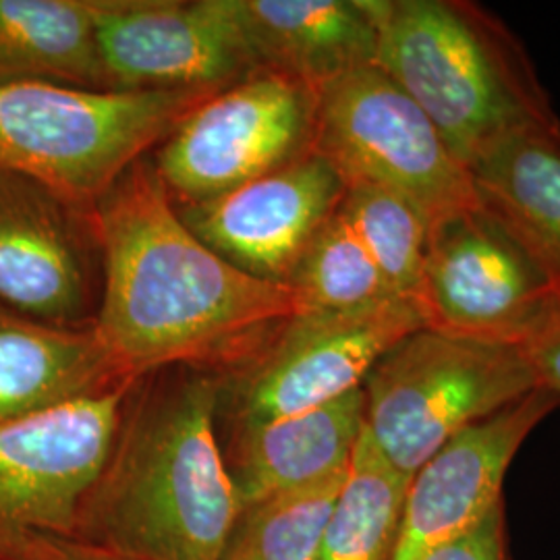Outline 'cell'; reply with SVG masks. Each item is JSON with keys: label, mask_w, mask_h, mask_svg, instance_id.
Masks as SVG:
<instances>
[{"label": "cell", "mask_w": 560, "mask_h": 560, "mask_svg": "<svg viewBox=\"0 0 560 560\" xmlns=\"http://www.w3.org/2000/svg\"><path fill=\"white\" fill-rule=\"evenodd\" d=\"M104 260L96 337L129 381L245 360L300 314L287 284L254 279L180 221L154 162L138 161L88 212Z\"/></svg>", "instance_id": "1"}, {"label": "cell", "mask_w": 560, "mask_h": 560, "mask_svg": "<svg viewBox=\"0 0 560 560\" xmlns=\"http://www.w3.org/2000/svg\"><path fill=\"white\" fill-rule=\"evenodd\" d=\"M221 378L177 365L133 382L73 541L131 560H222L241 502L219 441Z\"/></svg>", "instance_id": "2"}, {"label": "cell", "mask_w": 560, "mask_h": 560, "mask_svg": "<svg viewBox=\"0 0 560 560\" xmlns=\"http://www.w3.org/2000/svg\"><path fill=\"white\" fill-rule=\"evenodd\" d=\"M376 67L434 122L469 168L527 127L560 122L525 46L471 0H372Z\"/></svg>", "instance_id": "3"}, {"label": "cell", "mask_w": 560, "mask_h": 560, "mask_svg": "<svg viewBox=\"0 0 560 560\" xmlns=\"http://www.w3.org/2000/svg\"><path fill=\"white\" fill-rule=\"evenodd\" d=\"M214 92L0 85V164L88 217L152 145Z\"/></svg>", "instance_id": "4"}, {"label": "cell", "mask_w": 560, "mask_h": 560, "mask_svg": "<svg viewBox=\"0 0 560 560\" xmlns=\"http://www.w3.org/2000/svg\"><path fill=\"white\" fill-rule=\"evenodd\" d=\"M536 388L521 347L420 328L365 376L363 425L382 455L413 478L451 439Z\"/></svg>", "instance_id": "5"}, {"label": "cell", "mask_w": 560, "mask_h": 560, "mask_svg": "<svg viewBox=\"0 0 560 560\" xmlns=\"http://www.w3.org/2000/svg\"><path fill=\"white\" fill-rule=\"evenodd\" d=\"M314 152L347 185H374L409 201L432 226L480 208L474 183L425 117L376 65L318 88Z\"/></svg>", "instance_id": "6"}, {"label": "cell", "mask_w": 560, "mask_h": 560, "mask_svg": "<svg viewBox=\"0 0 560 560\" xmlns=\"http://www.w3.org/2000/svg\"><path fill=\"white\" fill-rule=\"evenodd\" d=\"M423 328L416 301L390 298L349 312H300L221 378L231 430L316 409L361 388L402 337Z\"/></svg>", "instance_id": "7"}, {"label": "cell", "mask_w": 560, "mask_h": 560, "mask_svg": "<svg viewBox=\"0 0 560 560\" xmlns=\"http://www.w3.org/2000/svg\"><path fill=\"white\" fill-rule=\"evenodd\" d=\"M133 382L0 425V560H60Z\"/></svg>", "instance_id": "8"}, {"label": "cell", "mask_w": 560, "mask_h": 560, "mask_svg": "<svg viewBox=\"0 0 560 560\" xmlns=\"http://www.w3.org/2000/svg\"><path fill=\"white\" fill-rule=\"evenodd\" d=\"M316 113L318 88L261 69L196 106L154 166L171 196L210 200L312 154Z\"/></svg>", "instance_id": "9"}, {"label": "cell", "mask_w": 560, "mask_h": 560, "mask_svg": "<svg viewBox=\"0 0 560 560\" xmlns=\"http://www.w3.org/2000/svg\"><path fill=\"white\" fill-rule=\"evenodd\" d=\"M423 328L521 347L560 307V293L480 208L434 222L416 298Z\"/></svg>", "instance_id": "10"}, {"label": "cell", "mask_w": 560, "mask_h": 560, "mask_svg": "<svg viewBox=\"0 0 560 560\" xmlns=\"http://www.w3.org/2000/svg\"><path fill=\"white\" fill-rule=\"evenodd\" d=\"M110 90H221L261 71L241 0H98Z\"/></svg>", "instance_id": "11"}, {"label": "cell", "mask_w": 560, "mask_h": 560, "mask_svg": "<svg viewBox=\"0 0 560 560\" xmlns=\"http://www.w3.org/2000/svg\"><path fill=\"white\" fill-rule=\"evenodd\" d=\"M345 180L316 152L210 200L183 203L180 221L254 279L287 284L310 241L337 210Z\"/></svg>", "instance_id": "12"}, {"label": "cell", "mask_w": 560, "mask_h": 560, "mask_svg": "<svg viewBox=\"0 0 560 560\" xmlns=\"http://www.w3.org/2000/svg\"><path fill=\"white\" fill-rule=\"evenodd\" d=\"M559 407L536 388L455 439L411 478L390 560H425L478 525L502 501L506 471L523 442Z\"/></svg>", "instance_id": "13"}, {"label": "cell", "mask_w": 560, "mask_h": 560, "mask_svg": "<svg viewBox=\"0 0 560 560\" xmlns=\"http://www.w3.org/2000/svg\"><path fill=\"white\" fill-rule=\"evenodd\" d=\"M73 208L0 164V303L32 320L80 326L88 272ZM85 217V214H83Z\"/></svg>", "instance_id": "14"}, {"label": "cell", "mask_w": 560, "mask_h": 560, "mask_svg": "<svg viewBox=\"0 0 560 560\" xmlns=\"http://www.w3.org/2000/svg\"><path fill=\"white\" fill-rule=\"evenodd\" d=\"M361 430V388L303 413L233 428L222 455L241 509L345 474Z\"/></svg>", "instance_id": "15"}, {"label": "cell", "mask_w": 560, "mask_h": 560, "mask_svg": "<svg viewBox=\"0 0 560 560\" xmlns=\"http://www.w3.org/2000/svg\"><path fill=\"white\" fill-rule=\"evenodd\" d=\"M125 378L90 326L32 320L0 303V425L101 397Z\"/></svg>", "instance_id": "16"}, {"label": "cell", "mask_w": 560, "mask_h": 560, "mask_svg": "<svg viewBox=\"0 0 560 560\" xmlns=\"http://www.w3.org/2000/svg\"><path fill=\"white\" fill-rule=\"evenodd\" d=\"M261 69L322 88L376 62L372 0H241Z\"/></svg>", "instance_id": "17"}, {"label": "cell", "mask_w": 560, "mask_h": 560, "mask_svg": "<svg viewBox=\"0 0 560 560\" xmlns=\"http://www.w3.org/2000/svg\"><path fill=\"white\" fill-rule=\"evenodd\" d=\"M467 171L481 210L560 293V122L506 136Z\"/></svg>", "instance_id": "18"}, {"label": "cell", "mask_w": 560, "mask_h": 560, "mask_svg": "<svg viewBox=\"0 0 560 560\" xmlns=\"http://www.w3.org/2000/svg\"><path fill=\"white\" fill-rule=\"evenodd\" d=\"M98 0H0V85L110 90L96 40Z\"/></svg>", "instance_id": "19"}, {"label": "cell", "mask_w": 560, "mask_h": 560, "mask_svg": "<svg viewBox=\"0 0 560 560\" xmlns=\"http://www.w3.org/2000/svg\"><path fill=\"white\" fill-rule=\"evenodd\" d=\"M409 483L411 478L382 455L363 425L316 560H390Z\"/></svg>", "instance_id": "20"}, {"label": "cell", "mask_w": 560, "mask_h": 560, "mask_svg": "<svg viewBox=\"0 0 560 560\" xmlns=\"http://www.w3.org/2000/svg\"><path fill=\"white\" fill-rule=\"evenodd\" d=\"M287 287L300 312H349L397 298L339 210L310 241Z\"/></svg>", "instance_id": "21"}, {"label": "cell", "mask_w": 560, "mask_h": 560, "mask_svg": "<svg viewBox=\"0 0 560 560\" xmlns=\"http://www.w3.org/2000/svg\"><path fill=\"white\" fill-rule=\"evenodd\" d=\"M347 471L243 506L222 560H316Z\"/></svg>", "instance_id": "22"}, {"label": "cell", "mask_w": 560, "mask_h": 560, "mask_svg": "<svg viewBox=\"0 0 560 560\" xmlns=\"http://www.w3.org/2000/svg\"><path fill=\"white\" fill-rule=\"evenodd\" d=\"M340 217L351 226L388 289L416 301L428 249V222L397 194L374 185H347Z\"/></svg>", "instance_id": "23"}, {"label": "cell", "mask_w": 560, "mask_h": 560, "mask_svg": "<svg viewBox=\"0 0 560 560\" xmlns=\"http://www.w3.org/2000/svg\"><path fill=\"white\" fill-rule=\"evenodd\" d=\"M425 560H511L504 502L494 506L478 525L444 544Z\"/></svg>", "instance_id": "24"}, {"label": "cell", "mask_w": 560, "mask_h": 560, "mask_svg": "<svg viewBox=\"0 0 560 560\" xmlns=\"http://www.w3.org/2000/svg\"><path fill=\"white\" fill-rule=\"evenodd\" d=\"M538 386L548 390L560 405V307L541 322L540 328L521 345Z\"/></svg>", "instance_id": "25"}, {"label": "cell", "mask_w": 560, "mask_h": 560, "mask_svg": "<svg viewBox=\"0 0 560 560\" xmlns=\"http://www.w3.org/2000/svg\"><path fill=\"white\" fill-rule=\"evenodd\" d=\"M60 560H131L122 559L117 555H108V552H101V550H94V548H88V546H81L75 541H67L62 544L60 548Z\"/></svg>", "instance_id": "26"}]
</instances>
